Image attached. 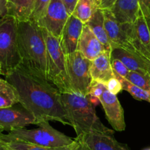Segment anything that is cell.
<instances>
[{
	"label": "cell",
	"mask_w": 150,
	"mask_h": 150,
	"mask_svg": "<svg viewBox=\"0 0 150 150\" xmlns=\"http://www.w3.org/2000/svg\"><path fill=\"white\" fill-rule=\"evenodd\" d=\"M107 89L106 86L104 83H99V82L94 81L92 80L91 83L90 85L88 90V96L91 98V99H96V100L99 101V98L102 95L105 90ZM93 100H91L92 102Z\"/></svg>",
	"instance_id": "27"
},
{
	"label": "cell",
	"mask_w": 150,
	"mask_h": 150,
	"mask_svg": "<svg viewBox=\"0 0 150 150\" xmlns=\"http://www.w3.org/2000/svg\"><path fill=\"white\" fill-rule=\"evenodd\" d=\"M61 100L77 137L90 133L114 134L113 130L105 127L96 116L88 96L75 93H61Z\"/></svg>",
	"instance_id": "3"
},
{
	"label": "cell",
	"mask_w": 150,
	"mask_h": 150,
	"mask_svg": "<svg viewBox=\"0 0 150 150\" xmlns=\"http://www.w3.org/2000/svg\"><path fill=\"white\" fill-rule=\"evenodd\" d=\"M8 2H9V1H10V0H8Z\"/></svg>",
	"instance_id": "41"
},
{
	"label": "cell",
	"mask_w": 150,
	"mask_h": 150,
	"mask_svg": "<svg viewBox=\"0 0 150 150\" xmlns=\"http://www.w3.org/2000/svg\"><path fill=\"white\" fill-rule=\"evenodd\" d=\"M47 47V80L56 86L61 93H74L66 69V54L60 39L43 28Z\"/></svg>",
	"instance_id": "4"
},
{
	"label": "cell",
	"mask_w": 150,
	"mask_h": 150,
	"mask_svg": "<svg viewBox=\"0 0 150 150\" xmlns=\"http://www.w3.org/2000/svg\"><path fill=\"white\" fill-rule=\"evenodd\" d=\"M146 20V23L148 24V27L149 29V31H150V18H145Z\"/></svg>",
	"instance_id": "38"
},
{
	"label": "cell",
	"mask_w": 150,
	"mask_h": 150,
	"mask_svg": "<svg viewBox=\"0 0 150 150\" xmlns=\"http://www.w3.org/2000/svg\"><path fill=\"white\" fill-rule=\"evenodd\" d=\"M114 75L115 77L121 82L123 90L126 91L128 93H130L132 97H134L137 100L146 101V102H148L150 103V91H147L144 90V89L135 86L129 81H128L126 78L120 77L115 72Z\"/></svg>",
	"instance_id": "23"
},
{
	"label": "cell",
	"mask_w": 150,
	"mask_h": 150,
	"mask_svg": "<svg viewBox=\"0 0 150 150\" xmlns=\"http://www.w3.org/2000/svg\"><path fill=\"white\" fill-rule=\"evenodd\" d=\"M11 150H71L78 144V141L75 138L72 144L60 147H46L21 141H6Z\"/></svg>",
	"instance_id": "22"
},
{
	"label": "cell",
	"mask_w": 150,
	"mask_h": 150,
	"mask_svg": "<svg viewBox=\"0 0 150 150\" xmlns=\"http://www.w3.org/2000/svg\"><path fill=\"white\" fill-rule=\"evenodd\" d=\"M36 125L38 128L27 129L24 127L13 129L8 134H3L2 138L5 141H21L46 147L66 146L75 141V139L53 128L49 121H41Z\"/></svg>",
	"instance_id": "5"
},
{
	"label": "cell",
	"mask_w": 150,
	"mask_h": 150,
	"mask_svg": "<svg viewBox=\"0 0 150 150\" xmlns=\"http://www.w3.org/2000/svg\"><path fill=\"white\" fill-rule=\"evenodd\" d=\"M125 78L135 86L147 91H150L149 75L134 71H129Z\"/></svg>",
	"instance_id": "25"
},
{
	"label": "cell",
	"mask_w": 150,
	"mask_h": 150,
	"mask_svg": "<svg viewBox=\"0 0 150 150\" xmlns=\"http://www.w3.org/2000/svg\"><path fill=\"white\" fill-rule=\"evenodd\" d=\"M0 75H2V66H1V64H0Z\"/></svg>",
	"instance_id": "39"
},
{
	"label": "cell",
	"mask_w": 150,
	"mask_h": 150,
	"mask_svg": "<svg viewBox=\"0 0 150 150\" xmlns=\"http://www.w3.org/2000/svg\"><path fill=\"white\" fill-rule=\"evenodd\" d=\"M98 8H99V0H79L72 15L83 24H86Z\"/></svg>",
	"instance_id": "21"
},
{
	"label": "cell",
	"mask_w": 150,
	"mask_h": 150,
	"mask_svg": "<svg viewBox=\"0 0 150 150\" xmlns=\"http://www.w3.org/2000/svg\"><path fill=\"white\" fill-rule=\"evenodd\" d=\"M91 75L92 80L105 85L108 80L115 77L111 66V50H105L92 60Z\"/></svg>",
	"instance_id": "16"
},
{
	"label": "cell",
	"mask_w": 150,
	"mask_h": 150,
	"mask_svg": "<svg viewBox=\"0 0 150 150\" xmlns=\"http://www.w3.org/2000/svg\"><path fill=\"white\" fill-rule=\"evenodd\" d=\"M50 2L51 0H35L34 9L30 20L38 24V21L44 17Z\"/></svg>",
	"instance_id": "26"
},
{
	"label": "cell",
	"mask_w": 150,
	"mask_h": 150,
	"mask_svg": "<svg viewBox=\"0 0 150 150\" xmlns=\"http://www.w3.org/2000/svg\"><path fill=\"white\" fill-rule=\"evenodd\" d=\"M69 16L63 0H51L44 17L38 24L60 39L62 31Z\"/></svg>",
	"instance_id": "9"
},
{
	"label": "cell",
	"mask_w": 150,
	"mask_h": 150,
	"mask_svg": "<svg viewBox=\"0 0 150 150\" xmlns=\"http://www.w3.org/2000/svg\"><path fill=\"white\" fill-rule=\"evenodd\" d=\"M2 130L0 129V150H11L8 145V143L2 138Z\"/></svg>",
	"instance_id": "34"
},
{
	"label": "cell",
	"mask_w": 150,
	"mask_h": 150,
	"mask_svg": "<svg viewBox=\"0 0 150 150\" xmlns=\"http://www.w3.org/2000/svg\"><path fill=\"white\" fill-rule=\"evenodd\" d=\"M105 16V28L109 39L110 47H120L135 52L131 37L134 23L119 22L109 9L103 10Z\"/></svg>",
	"instance_id": "8"
},
{
	"label": "cell",
	"mask_w": 150,
	"mask_h": 150,
	"mask_svg": "<svg viewBox=\"0 0 150 150\" xmlns=\"http://www.w3.org/2000/svg\"><path fill=\"white\" fill-rule=\"evenodd\" d=\"M78 1L79 0H63V3H64L65 6H66V10H67L69 15H72L75 6H76L77 2H78Z\"/></svg>",
	"instance_id": "31"
},
{
	"label": "cell",
	"mask_w": 150,
	"mask_h": 150,
	"mask_svg": "<svg viewBox=\"0 0 150 150\" xmlns=\"http://www.w3.org/2000/svg\"><path fill=\"white\" fill-rule=\"evenodd\" d=\"M66 61L68 76L74 92L82 96H88L92 82L91 60L86 58L77 50L66 55Z\"/></svg>",
	"instance_id": "7"
},
{
	"label": "cell",
	"mask_w": 150,
	"mask_h": 150,
	"mask_svg": "<svg viewBox=\"0 0 150 150\" xmlns=\"http://www.w3.org/2000/svg\"><path fill=\"white\" fill-rule=\"evenodd\" d=\"M38 121L31 112L23 108H0V129L8 132L30 125H37Z\"/></svg>",
	"instance_id": "10"
},
{
	"label": "cell",
	"mask_w": 150,
	"mask_h": 150,
	"mask_svg": "<svg viewBox=\"0 0 150 150\" xmlns=\"http://www.w3.org/2000/svg\"><path fill=\"white\" fill-rule=\"evenodd\" d=\"M8 0H0V18L8 15Z\"/></svg>",
	"instance_id": "32"
},
{
	"label": "cell",
	"mask_w": 150,
	"mask_h": 150,
	"mask_svg": "<svg viewBox=\"0 0 150 150\" xmlns=\"http://www.w3.org/2000/svg\"><path fill=\"white\" fill-rule=\"evenodd\" d=\"M144 150H150V148L149 149H144Z\"/></svg>",
	"instance_id": "40"
},
{
	"label": "cell",
	"mask_w": 150,
	"mask_h": 150,
	"mask_svg": "<svg viewBox=\"0 0 150 150\" xmlns=\"http://www.w3.org/2000/svg\"><path fill=\"white\" fill-rule=\"evenodd\" d=\"M134 35L143 50L150 56V31L145 17L139 16L133 24Z\"/></svg>",
	"instance_id": "20"
},
{
	"label": "cell",
	"mask_w": 150,
	"mask_h": 150,
	"mask_svg": "<svg viewBox=\"0 0 150 150\" xmlns=\"http://www.w3.org/2000/svg\"><path fill=\"white\" fill-rule=\"evenodd\" d=\"M105 86H106L107 90L108 91L115 95H117L118 93H119L123 90L121 82L116 77H112L110 80H108L106 84H105Z\"/></svg>",
	"instance_id": "29"
},
{
	"label": "cell",
	"mask_w": 150,
	"mask_h": 150,
	"mask_svg": "<svg viewBox=\"0 0 150 150\" xmlns=\"http://www.w3.org/2000/svg\"><path fill=\"white\" fill-rule=\"evenodd\" d=\"M35 0H10L8 3V15L18 21L30 20L35 7Z\"/></svg>",
	"instance_id": "19"
},
{
	"label": "cell",
	"mask_w": 150,
	"mask_h": 150,
	"mask_svg": "<svg viewBox=\"0 0 150 150\" xmlns=\"http://www.w3.org/2000/svg\"><path fill=\"white\" fill-rule=\"evenodd\" d=\"M18 21L11 15L0 18V64L2 75L21 64L17 43Z\"/></svg>",
	"instance_id": "6"
},
{
	"label": "cell",
	"mask_w": 150,
	"mask_h": 150,
	"mask_svg": "<svg viewBox=\"0 0 150 150\" xmlns=\"http://www.w3.org/2000/svg\"><path fill=\"white\" fill-rule=\"evenodd\" d=\"M76 139L90 150H130L127 144L116 141L113 134L90 133L80 135Z\"/></svg>",
	"instance_id": "13"
},
{
	"label": "cell",
	"mask_w": 150,
	"mask_h": 150,
	"mask_svg": "<svg viewBox=\"0 0 150 150\" xmlns=\"http://www.w3.org/2000/svg\"><path fill=\"white\" fill-rule=\"evenodd\" d=\"M84 24L74 15L69 16L62 31L60 44L66 55L77 51Z\"/></svg>",
	"instance_id": "12"
},
{
	"label": "cell",
	"mask_w": 150,
	"mask_h": 150,
	"mask_svg": "<svg viewBox=\"0 0 150 150\" xmlns=\"http://www.w3.org/2000/svg\"><path fill=\"white\" fill-rule=\"evenodd\" d=\"M78 141V140H77ZM71 150H90L84 144L78 141V144H77L73 149Z\"/></svg>",
	"instance_id": "35"
},
{
	"label": "cell",
	"mask_w": 150,
	"mask_h": 150,
	"mask_svg": "<svg viewBox=\"0 0 150 150\" xmlns=\"http://www.w3.org/2000/svg\"><path fill=\"white\" fill-rule=\"evenodd\" d=\"M18 93L19 104L38 121H56L70 125L61 93L50 82L29 71L21 64L5 76Z\"/></svg>",
	"instance_id": "1"
},
{
	"label": "cell",
	"mask_w": 150,
	"mask_h": 150,
	"mask_svg": "<svg viewBox=\"0 0 150 150\" xmlns=\"http://www.w3.org/2000/svg\"><path fill=\"white\" fill-rule=\"evenodd\" d=\"M77 50L86 58L92 61L106 50L88 26L84 24L78 41Z\"/></svg>",
	"instance_id": "15"
},
{
	"label": "cell",
	"mask_w": 150,
	"mask_h": 150,
	"mask_svg": "<svg viewBox=\"0 0 150 150\" xmlns=\"http://www.w3.org/2000/svg\"><path fill=\"white\" fill-rule=\"evenodd\" d=\"M139 16L150 18V0H139Z\"/></svg>",
	"instance_id": "30"
},
{
	"label": "cell",
	"mask_w": 150,
	"mask_h": 150,
	"mask_svg": "<svg viewBox=\"0 0 150 150\" xmlns=\"http://www.w3.org/2000/svg\"><path fill=\"white\" fill-rule=\"evenodd\" d=\"M18 103V93L11 84L8 88L0 91V108H11Z\"/></svg>",
	"instance_id": "24"
},
{
	"label": "cell",
	"mask_w": 150,
	"mask_h": 150,
	"mask_svg": "<svg viewBox=\"0 0 150 150\" xmlns=\"http://www.w3.org/2000/svg\"><path fill=\"white\" fill-rule=\"evenodd\" d=\"M8 86H10V83L6 80H4L0 77V91L6 88Z\"/></svg>",
	"instance_id": "36"
},
{
	"label": "cell",
	"mask_w": 150,
	"mask_h": 150,
	"mask_svg": "<svg viewBox=\"0 0 150 150\" xmlns=\"http://www.w3.org/2000/svg\"><path fill=\"white\" fill-rule=\"evenodd\" d=\"M99 8L102 10L110 9L116 0H99Z\"/></svg>",
	"instance_id": "33"
},
{
	"label": "cell",
	"mask_w": 150,
	"mask_h": 150,
	"mask_svg": "<svg viewBox=\"0 0 150 150\" xmlns=\"http://www.w3.org/2000/svg\"><path fill=\"white\" fill-rule=\"evenodd\" d=\"M17 43L21 66L47 80V47L42 27L31 20L18 21Z\"/></svg>",
	"instance_id": "2"
},
{
	"label": "cell",
	"mask_w": 150,
	"mask_h": 150,
	"mask_svg": "<svg viewBox=\"0 0 150 150\" xmlns=\"http://www.w3.org/2000/svg\"><path fill=\"white\" fill-rule=\"evenodd\" d=\"M106 50H111L110 44L105 28V16L102 9L98 8L86 24Z\"/></svg>",
	"instance_id": "18"
},
{
	"label": "cell",
	"mask_w": 150,
	"mask_h": 150,
	"mask_svg": "<svg viewBox=\"0 0 150 150\" xmlns=\"http://www.w3.org/2000/svg\"><path fill=\"white\" fill-rule=\"evenodd\" d=\"M109 10L119 22L132 24L139 16V0H116Z\"/></svg>",
	"instance_id": "17"
},
{
	"label": "cell",
	"mask_w": 150,
	"mask_h": 150,
	"mask_svg": "<svg viewBox=\"0 0 150 150\" xmlns=\"http://www.w3.org/2000/svg\"><path fill=\"white\" fill-rule=\"evenodd\" d=\"M147 74L150 76V60L148 61V69H147Z\"/></svg>",
	"instance_id": "37"
},
{
	"label": "cell",
	"mask_w": 150,
	"mask_h": 150,
	"mask_svg": "<svg viewBox=\"0 0 150 150\" xmlns=\"http://www.w3.org/2000/svg\"><path fill=\"white\" fill-rule=\"evenodd\" d=\"M111 66H112L113 72H115L118 75H119L120 77H124V78L127 77L128 72L129 71L127 67L121 60H118V59L111 60Z\"/></svg>",
	"instance_id": "28"
},
{
	"label": "cell",
	"mask_w": 150,
	"mask_h": 150,
	"mask_svg": "<svg viewBox=\"0 0 150 150\" xmlns=\"http://www.w3.org/2000/svg\"><path fill=\"white\" fill-rule=\"evenodd\" d=\"M121 60L129 71L147 74L149 59L138 53L120 47H111V60Z\"/></svg>",
	"instance_id": "14"
},
{
	"label": "cell",
	"mask_w": 150,
	"mask_h": 150,
	"mask_svg": "<svg viewBox=\"0 0 150 150\" xmlns=\"http://www.w3.org/2000/svg\"><path fill=\"white\" fill-rule=\"evenodd\" d=\"M99 100L103 107L106 119L113 129L119 132L125 130L126 125L124 116V110L118 99L117 96L110 93L106 89Z\"/></svg>",
	"instance_id": "11"
}]
</instances>
